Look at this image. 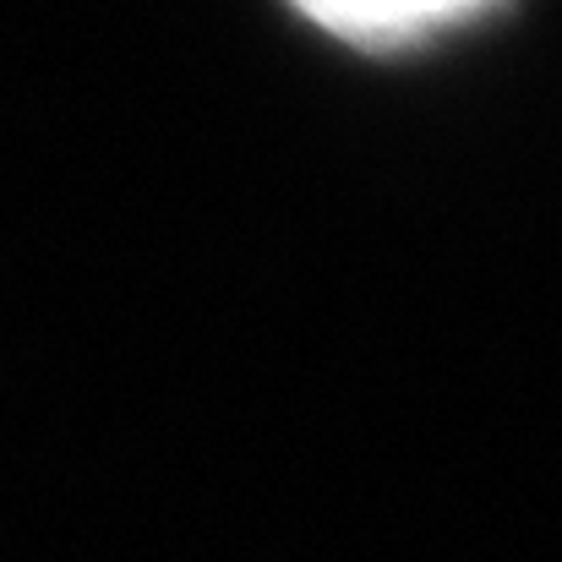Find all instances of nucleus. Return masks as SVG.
Segmentation results:
<instances>
[{
    "instance_id": "nucleus-1",
    "label": "nucleus",
    "mask_w": 562,
    "mask_h": 562,
    "mask_svg": "<svg viewBox=\"0 0 562 562\" xmlns=\"http://www.w3.org/2000/svg\"><path fill=\"white\" fill-rule=\"evenodd\" d=\"M306 22L356 44H404L475 16L492 0H290Z\"/></svg>"
}]
</instances>
